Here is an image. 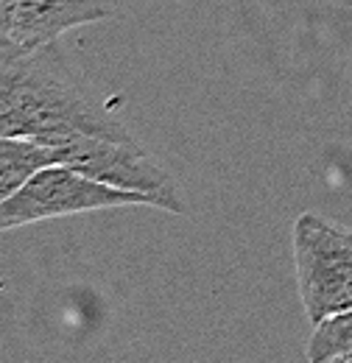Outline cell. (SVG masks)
<instances>
[{"label": "cell", "mask_w": 352, "mask_h": 363, "mask_svg": "<svg viewBox=\"0 0 352 363\" xmlns=\"http://www.w3.org/2000/svg\"><path fill=\"white\" fill-rule=\"evenodd\" d=\"M65 135L134 140L56 43L0 53V137L48 143Z\"/></svg>", "instance_id": "6da1fadb"}, {"label": "cell", "mask_w": 352, "mask_h": 363, "mask_svg": "<svg viewBox=\"0 0 352 363\" xmlns=\"http://www.w3.org/2000/svg\"><path fill=\"white\" fill-rule=\"evenodd\" d=\"M45 145L53 151V165L73 168L82 177H89V179L118 187V190L145 193L165 213H176V216L187 213L171 174L137 140L65 135L48 140Z\"/></svg>", "instance_id": "7a4b0ae2"}, {"label": "cell", "mask_w": 352, "mask_h": 363, "mask_svg": "<svg viewBox=\"0 0 352 363\" xmlns=\"http://www.w3.org/2000/svg\"><path fill=\"white\" fill-rule=\"evenodd\" d=\"M294 269L302 311L310 324L352 308V229L302 213L294 221Z\"/></svg>", "instance_id": "3957f363"}, {"label": "cell", "mask_w": 352, "mask_h": 363, "mask_svg": "<svg viewBox=\"0 0 352 363\" xmlns=\"http://www.w3.org/2000/svg\"><path fill=\"white\" fill-rule=\"evenodd\" d=\"M121 207H157V201L137 190H118L109 184L76 174L65 165H48L37 171L17 193L0 201V232L40 224L50 218L121 210Z\"/></svg>", "instance_id": "277c9868"}, {"label": "cell", "mask_w": 352, "mask_h": 363, "mask_svg": "<svg viewBox=\"0 0 352 363\" xmlns=\"http://www.w3.org/2000/svg\"><path fill=\"white\" fill-rule=\"evenodd\" d=\"M112 14V0H20L11 26V48L37 50L53 45L65 31L109 20Z\"/></svg>", "instance_id": "5b68a950"}, {"label": "cell", "mask_w": 352, "mask_h": 363, "mask_svg": "<svg viewBox=\"0 0 352 363\" xmlns=\"http://www.w3.org/2000/svg\"><path fill=\"white\" fill-rule=\"evenodd\" d=\"M48 165H53V151L45 143L26 137H0V201L17 193Z\"/></svg>", "instance_id": "8992f818"}, {"label": "cell", "mask_w": 352, "mask_h": 363, "mask_svg": "<svg viewBox=\"0 0 352 363\" xmlns=\"http://www.w3.org/2000/svg\"><path fill=\"white\" fill-rule=\"evenodd\" d=\"M308 363H324L336 358H352V308L321 318L313 324L305 347Z\"/></svg>", "instance_id": "52a82bcc"}, {"label": "cell", "mask_w": 352, "mask_h": 363, "mask_svg": "<svg viewBox=\"0 0 352 363\" xmlns=\"http://www.w3.org/2000/svg\"><path fill=\"white\" fill-rule=\"evenodd\" d=\"M17 6H20V0H0V53L14 50L11 48V26H14Z\"/></svg>", "instance_id": "ba28073f"}, {"label": "cell", "mask_w": 352, "mask_h": 363, "mask_svg": "<svg viewBox=\"0 0 352 363\" xmlns=\"http://www.w3.org/2000/svg\"><path fill=\"white\" fill-rule=\"evenodd\" d=\"M324 363H352V358H336V361H324Z\"/></svg>", "instance_id": "9c48e42d"}]
</instances>
